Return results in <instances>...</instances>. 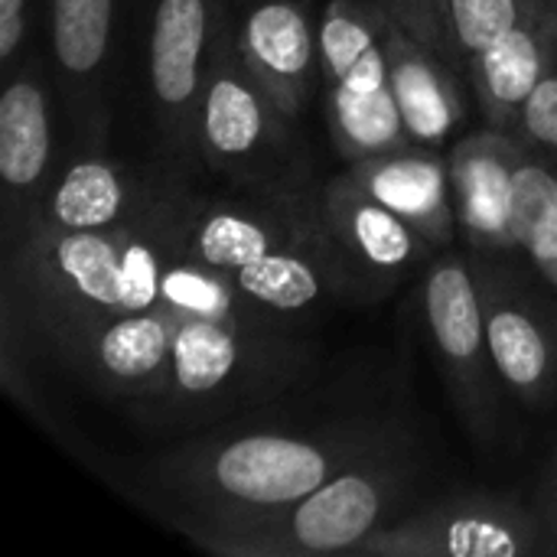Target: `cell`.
Wrapping results in <instances>:
<instances>
[{"instance_id": "1", "label": "cell", "mask_w": 557, "mask_h": 557, "mask_svg": "<svg viewBox=\"0 0 557 557\" xmlns=\"http://www.w3.org/2000/svg\"><path fill=\"white\" fill-rule=\"evenodd\" d=\"M408 444L398 424L346 418L310 428H258L193 437L147 467V490L189 539L271 516L336 473Z\"/></svg>"}, {"instance_id": "2", "label": "cell", "mask_w": 557, "mask_h": 557, "mask_svg": "<svg viewBox=\"0 0 557 557\" xmlns=\"http://www.w3.org/2000/svg\"><path fill=\"white\" fill-rule=\"evenodd\" d=\"M186 248L251 307L290 330L352 300L320 219V193L202 196L193 189Z\"/></svg>"}, {"instance_id": "3", "label": "cell", "mask_w": 557, "mask_h": 557, "mask_svg": "<svg viewBox=\"0 0 557 557\" xmlns=\"http://www.w3.org/2000/svg\"><path fill=\"white\" fill-rule=\"evenodd\" d=\"M418 483L411 444L375 454L287 509L248 519L193 545L219 557H323L352 555L359 542L405 512Z\"/></svg>"}, {"instance_id": "4", "label": "cell", "mask_w": 557, "mask_h": 557, "mask_svg": "<svg viewBox=\"0 0 557 557\" xmlns=\"http://www.w3.org/2000/svg\"><path fill=\"white\" fill-rule=\"evenodd\" d=\"M294 124L297 121L284 114L245 69L228 7L199 98L196 163L225 176L235 189L310 196L307 153Z\"/></svg>"}, {"instance_id": "5", "label": "cell", "mask_w": 557, "mask_h": 557, "mask_svg": "<svg viewBox=\"0 0 557 557\" xmlns=\"http://www.w3.org/2000/svg\"><path fill=\"white\" fill-rule=\"evenodd\" d=\"M232 290L235 287L222 274L189 255L183 235L163 271L160 297L153 307L95 323L91 330L69 339L52 359L82 375L101 395L131 401V408L144 414L166 382L173 333L180 320L196 307H209L228 297Z\"/></svg>"}, {"instance_id": "6", "label": "cell", "mask_w": 557, "mask_h": 557, "mask_svg": "<svg viewBox=\"0 0 557 557\" xmlns=\"http://www.w3.org/2000/svg\"><path fill=\"white\" fill-rule=\"evenodd\" d=\"M385 39L388 13L372 0H326L320 10L326 127L346 163L411 144L392 91Z\"/></svg>"}, {"instance_id": "7", "label": "cell", "mask_w": 557, "mask_h": 557, "mask_svg": "<svg viewBox=\"0 0 557 557\" xmlns=\"http://www.w3.org/2000/svg\"><path fill=\"white\" fill-rule=\"evenodd\" d=\"M421 307L434 359L463 428L480 444H493L503 421L506 388L493 366L473 261H463L457 255L441 258L424 277Z\"/></svg>"}, {"instance_id": "8", "label": "cell", "mask_w": 557, "mask_h": 557, "mask_svg": "<svg viewBox=\"0 0 557 557\" xmlns=\"http://www.w3.org/2000/svg\"><path fill=\"white\" fill-rule=\"evenodd\" d=\"M532 555H542V529L532 506L483 490H463L414 506L352 548V557Z\"/></svg>"}, {"instance_id": "9", "label": "cell", "mask_w": 557, "mask_h": 557, "mask_svg": "<svg viewBox=\"0 0 557 557\" xmlns=\"http://www.w3.org/2000/svg\"><path fill=\"white\" fill-rule=\"evenodd\" d=\"M225 0H153L147 33V95L173 163H196V117Z\"/></svg>"}, {"instance_id": "10", "label": "cell", "mask_w": 557, "mask_h": 557, "mask_svg": "<svg viewBox=\"0 0 557 557\" xmlns=\"http://www.w3.org/2000/svg\"><path fill=\"white\" fill-rule=\"evenodd\" d=\"M320 219L352 300H379L418 261L437 251L414 225L366 193L349 170L330 176L320 189Z\"/></svg>"}, {"instance_id": "11", "label": "cell", "mask_w": 557, "mask_h": 557, "mask_svg": "<svg viewBox=\"0 0 557 557\" xmlns=\"http://www.w3.org/2000/svg\"><path fill=\"white\" fill-rule=\"evenodd\" d=\"M117 0H49L52 75L78 153H108Z\"/></svg>"}, {"instance_id": "12", "label": "cell", "mask_w": 557, "mask_h": 557, "mask_svg": "<svg viewBox=\"0 0 557 557\" xmlns=\"http://www.w3.org/2000/svg\"><path fill=\"white\" fill-rule=\"evenodd\" d=\"M486 339L506 395L529 411H545L557 398V323L548 310L486 255L473 261Z\"/></svg>"}, {"instance_id": "13", "label": "cell", "mask_w": 557, "mask_h": 557, "mask_svg": "<svg viewBox=\"0 0 557 557\" xmlns=\"http://www.w3.org/2000/svg\"><path fill=\"white\" fill-rule=\"evenodd\" d=\"M180 180L173 166L124 163L108 153H75L46 189L33 222L55 232H114L140 222ZM26 228V232H29ZM23 232V235H26Z\"/></svg>"}, {"instance_id": "14", "label": "cell", "mask_w": 557, "mask_h": 557, "mask_svg": "<svg viewBox=\"0 0 557 557\" xmlns=\"http://www.w3.org/2000/svg\"><path fill=\"white\" fill-rule=\"evenodd\" d=\"M55 114L36 59H20L7 72L0 95V180L7 189V251L29 228L52 186Z\"/></svg>"}, {"instance_id": "15", "label": "cell", "mask_w": 557, "mask_h": 557, "mask_svg": "<svg viewBox=\"0 0 557 557\" xmlns=\"http://www.w3.org/2000/svg\"><path fill=\"white\" fill-rule=\"evenodd\" d=\"M235 46L255 82L274 104L300 121L323 85L320 16L304 0H255L242 16L232 10Z\"/></svg>"}, {"instance_id": "16", "label": "cell", "mask_w": 557, "mask_h": 557, "mask_svg": "<svg viewBox=\"0 0 557 557\" xmlns=\"http://www.w3.org/2000/svg\"><path fill=\"white\" fill-rule=\"evenodd\" d=\"M522 150V140L499 127L473 131L447 150L457 225L476 255L496 258L519 251L516 173Z\"/></svg>"}, {"instance_id": "17", "label": "cell", "mask_w": 557, "mask_h": 557, "mask_svg": "<svg viewBox=\"0 0 557 557\" xmlns=\"http://www.w3.org/2000/svg\"><path fill=\"white\" fill-rule=\"evenodd\" d=\"M346 170L372 193L382 206L414 225L437 251L450 248L460 225L454 206L450 160L437 147L408 144L401 150H388L359 163H346Z\"/></svg>"}, {"instance_id": "18", "label": "cell", "mask_w": 557, "mask_h": 557, "mask_svg": "<svg viewBox=\"0 0 557 557\" xmlns=\"http://www.w3.org/2000/svg\"><path fill=\"white\" fill-rule=\"evenodd\" d=\"M388 72L392 91L408 131V140L418 147L444 150L454 144L467 117L463 85L457 78V65L447 62L437 49L411 36L388 16Z\"/></svg>"}, {"instance_id": "19", "label": "cell", "mask_w": 557, "mask_h": 557, "mask_svg": "<svg viewBox=\"0 0 557 557\" xmlns=\"http://www.w3.org/2000/svg\"><path fill=\"white\" fill-rule=\"evenodd\" d=\"M555 69L557 36L539 16H525L467 59V72L486 124L506 134H512L525 101Z\"/></svg>"}, {"instance_id": "20", "label": "cell", "mask_w": 557, "mask_h": 557, "mask_svg": "<svg viewBox=\"0 0 557 557\" xmlns=\"http://www.w3.org/2000/svg\"><path fill=\"white\" fill-rule=\"evenodd\" d=\"M516 232L519 251L557 290V173L532 147L522 150L516 173Z\"/></svg>"}, {"instance_id": "21", "label": "cell", "mask_w": 557, "mask_h": 557, "mask_svg": "<svg viewBox=\"0 0 557 557\" xmlns=\"http://www.w3.org/2000/svg\"><path fill=\"white\" fill-rule=\"evenodd\" d=\"M447 3H450V23L463 62L483 46H490L496 36L532 16L529 0H447Z\"/></svg>"}, {"instance_id": "22", "label": "cell", "mask_w": 557, "mask_h": 557, "mask_svg": "<svg viewBox=\"0 0 557 557\" xmlns=\"http://www.w3.org/2000/svg\"><path fill=\"white\" fill-rule=\"evenodd\" d=\"M372 3L382 7L411 36H418L421 42L437 49L447 62H454V65L463 62V52L457 46V36H454L450 3L447 0H372Z\"/></svg>"}, {"instance_id": "23", "label": "cell", "mask_w": 557, "mask_h": 557, "mask_svg": "<svg viewBox=\"0 0 557 557\" xmlns=\"http://www.w3.org/2000/svg\"><path fill=\"white\" fill-rule=\"evenodd\" d=\"M512 137L532 150H555L557 153V69L548 78H542V85L525 101V108L512 127Z\"/></svg>"}, {"instance_id": "24", "label": "cell", "mask_w": 557, "mask_h": 557, "mask_svg": "<svg viewBox=\"0 0 557 557\" xmlns=\"http://www.w3.org/2000/svg\"><path fill=\"white\" fill-rule=\"evenodd\" d=\"M29 3L33 0H0V62L10 72L29 39Z\"/></svg>"}, {"instance_id": "25", "label": "cell", "mask_w": 557, "mask_h": 557, "mask_svg": "<svg viewBox=\"0 0 557 557\" xmlns=\"http://www.w3.org/2000/svg\"><path fill=\"white\" fill-rule=\"evenodd\" d=\"M529 506L542 529V555H557V450Z\"/></svg>"}, {"instance_id": "26", "label": "cell", "mask_w": 557, "mask_h": 557, "mask_svg": "<svg viewBox=\"0 0 557 557\" xmlns=\"http://www.w3.org/2000/svg\"><path fill=\"white\" fill-rule=\"evenodd\" d=\"M539 20L557 36V0H542L539 3Z\"/></svg>"}]
</instances>
